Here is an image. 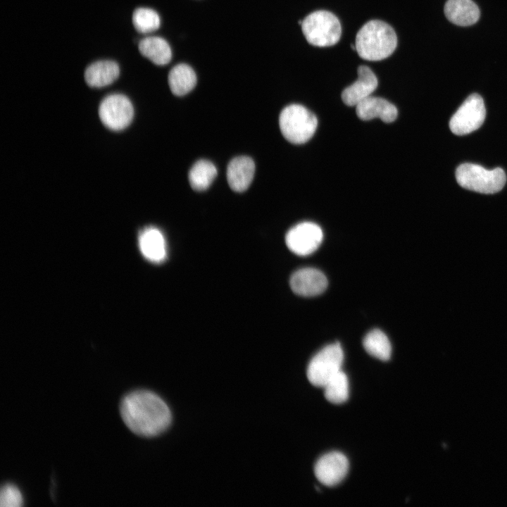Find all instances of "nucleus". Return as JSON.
<instances>
[{
    "mask_svg": "<svg viewBox=\"0 0 507 507\" xmlns=\"http://www.w3.org/2000/svg\"><path fill=\"white\" fill-rule=\"evenodd\" d=\"M125 425L133 433L145 437L157 436L170 426L172 415L166 403L156 394L138 389L125 395L119 405Z\"/></svg>",
    "mask_w": 507,
    "mask_h": 507,
    "instance_id": "obj_1",
    "label": "nucleus"
},
{
    "mask_svg": "<svg viewBox=\"0 0 507 507\" xmlns=\"http://www.w3.org/2000/svg\"><path fill=\"white\" fill-rule=\"evenodd\" d=\"M397 46L394 29L380 20L365 23L356 36L355 46L358 56L367 61H377L391 56Z\"/></svg>",
    "mask_w": 507,
    "mask_h": 507,
    "instance_id": "obj_2",
    "label": "nucleus"
},
{
    "mask_svg": "<svg viewBox=\"0 0 507 507\" xmlns=\"http://www.w3.org/2000/svg\"><path fill=\"white\" fill-rule=\"evenodd\" d=\"M279 125L284 137L294 144L308 142L314 134L317 126L316 116L300 104H291L282 109Z\"/></svg>",
    "mask_w": 507,
    "mask_h": 507,
    "instance_id": "obj_3",
    "label": "nucleus"
},
{
    "mask_svg": "<svg viewBox=\"0 0 507 507\" xmlns=\"http://www.w3.org/2000/svg\"><path fill=\"white\" fill-rule=\"evenodd\" d=\"M458 184L466 189L482 194H494L501 190L506 175L501 168L487 170L474 163H463L456 170Z\"/></svg>",
    "mask_w": 507,
    "mask_h": 507,
    "instance_id": "obj_4",
    "label": "nucleus"
},
{
    "mask_svg": "<svg viewBox=\"0 0 507 507\" xmlns=\"http://www.w3.org/2000/svg\"><path fill=\"white\" fill-rule=\"evenodd\" d=\"M301 25L307 42L313 46H333L341 37L340 22L334 14L327 11L310 13L302 20Z\"/></svg>",
    "mask_w": 507,
    "mask_h": 507,
    "instance_id": "obj_5",
    "label": "nucleus"
},
{
    "mask_svg": "<svg viewBox=\"0 0 507 507\" xmlns=\"http://www.w3.org/2000/svg\"><path fill=\"white\" fill-rule=\"evenodd\" d=\"M344 353L339 343L329 344L318 352L310 361L307 377L315 387L324 386L341 371Z\"/></svg>",
    "mask_w": 507,
    "mask_h": 507,
    "instance_id": "obj_6",
    "label": "nucleus"
},
{
    "mask_svg": "<svg viewBox=\"0 0 507 507\" xmlns=\"http://www.w3.org/2000/svg\"><path fill=\"white\" fill-rule=\"evenodd\" d=\"M485 117L483 99L478 94H472L451 118L449 127L453 134L465 135L480 128Z\"/></svg>",
    "mask_w": 507,
    "mask_h": 507,
    "instance_id": "obj_7",
    "label": "nucleus"
},
{
    "mask_svg": "<svg viewBox=\"0 0 507 507\" xmlns=\"http://www.w3.org/2000/svg\"><path fill=\"white\" fill-rule=\"evenodd\" d=\"M99 115L102 123L108 129L121 130L127 127L133 118V106L123 94H110L101 101Z\"/></svg>",
    "mask_w": 507,
    "mask_h": 507,
    "instance_id": "obj_8",
    "label": "nucleus"
},
{
    "mask_svg": "<svg viewBox=\"0 0 507 507\" xmlns=\"http://www.w3.org/2000/svg\"><path fill=\"white\" fill-rule=\"evenodd\" d=\"M323 238L322 229L312 222L300 223L287 233L285 242L287 247L299 256H307L314 252Z\"/></svg>",
    "mask_w": 507,
    "mask_h": 507,
    "instance_id": "obj_9",
    "label": "nucleus"
},
{
    "mask_svg": "<svg viewBox=\"0 0 507 507\" xmlns=\"http://www.w3.org/2000/svg\"><path fill=\"white\" fill-rule=\"evenodd\" d=\"M348 470V459L339 452H331L323 456L314 468L318 480L327 487L339 484L345 478Z\"/></svg>",
    "mask_w": 507,
    "mask_h": 507,
    "instance_id": "obj_10",
    "label": "nucleus"
},
{
    "mask_svg": "<svg viewBox=\"0 0 507 507\" xmlns=\"http://www.w3.org/2000/svg\"><path fill=\"white\" fill-rule=\"evenodd\" d=\"M289 284L295 294L302 296H313L320 294L326 289L327 280L319 270L304 268L292 274Z\"/></svg>",
    "mask_w": 507,
    "mask_h": 507,
    "instance_id": "obj_11",
    "label": "nucleus"
},
{
    "mask_svg": "<svg viewBox=\"0 0 507 507\" xmlns=\"http://www.w3.org/2000/svg\"><path fill=\"white\" fill-rule=\"evenodd\" d=\"M357 73V80L342 92V99L349 106H356L370 96L378 85L376 75L368 66H359Z\"/></svg>",
    "mask_w": 507,
    "mask_h": 507,
    "instance_id": "obj_12",
    "label": "nucleus"
},
{
    "mask_svg": "<svg viewBox=\"0 0 507 507\" xmlns=\"http://www.w3.org/2000/svg\"><path fill=\"white\" fill-rule=\"evenodd\" d=\"M255 173V163L248 156H237L232 159L227 168V180L234 192H243L250 186Z\"/></svg>",
    "mask_w": 507,
    "mask_h": 507,
    "instance_id": "obj_13",
    "label": "nucleus"
},
{
    "mask_svg": "<svg viewBox=\"0 0 507 507\" xmlns=\"http://www.w3.org/2000/svg\"><path fill=\"white\" fill-rule=\"evenodd\" d=\"M356 111L361 120L378 118L387 123L394 122L398 115V110L394 104L383 98L372 96L356 105Z\"/></svg>",
    "mask_w": 507,
    "mask_h": 507,
    "instance_id": "obj_14",
    "label": "nucleus"
},
{
    "mask_svg": "<svg viewBox=\"0 0 507 507\" xmlns=\"http://www.w3.org/2000/svg\"><path fill=\"white\" fill-rule=\"evenodd\" d=\"M139 246L142 255L151 262L159 263L166 258L165 237L161 231L155 227H147L140 232Z\"/></svg>",
    "mask_w": 507,
    "mask_h": 507,
    "instance_id": "obj_15",
    "label": "nucleus"
},
{
    "mask_svg": "<svg viewBox=\"0 0 507 507\" xmlns=\"http://www.w3.org/2000/svg\"><path fill=\"white\" fill-rule=\"evenodd\" d=\"M444 14L456 25L470 26L478 21L480 11L472 0H448L444 6Z\"/></svg>",
    "mask_w": 507,
    "mask_h": 507,
    "instance_id": "obj_16",
    "label": "nucleus"
},
{
    "mask_svg": "<svg viewBox=\"0 0 507 507\" xmlns=\"http://www.w3.org/2000/svg\"><path fill=\"white\" fill-rule=\"evenodd\" d=\"M120 68L113 61L101 60L88 65L84 71V80L91 87H103L113 83L119 76Z\"/></svg>",
    "mask_w": 507,
    "mask_h": 507,
    "instance_id": "obj_17",
    "label": "nucleus"
},
{
    "mask_svg": "<svg viewBox=\"0 0 507 507\" xmlns=\"http://www.w3.org/2000/svg\"><path fill=\"white\" fill-rule=\"evenodd\" d=\"M138 49L143 56L158 65L168 64L172 58L169 44L160 37L149 36L141 39Z\"/></svg>",
    "mask_w": 507,
    "mask_h": 507,
    "instance_id": "obj_18",
    "label": "nucleus"
},
{
    "mask_svg": "<svg viewBox=\"0 0 507 507\" xmlns=\"http://www.w3.org/2000/svg\"><path fill=\"white\" fill-rule=\"evenodd\" d=\"M168 84L173 94L184 96L196 86V73L189 65L185 63L177 64L169 72Z\"/></svg>",
    "mask_w": 507,
    "mask_h": 507,
    "instance_id": "obj_19",
    "label": "nucleus"
},
{
    "mask_svg": "<svg viewBox=\"0 0 507 507\" xmlns=\"http://www.w3.org/2000/svg\"><path fill=\"white\" fill-rule=\"evenodd\" d=\"M217 176L215 165L208 160L200 159L190 168L188 178L191 187L198 192L207 189Z\"/></svg>",
    "mask_w": 507,
    "mask_h": 507,
    "instance_id": "obj_20",
    "label": "nucleus"
},
{
    "mask_svg": "<svg viewBox=\"0 0 507 507\" xmlns=\"http://www.w3.org/2000/svg\"><path fill=\"white\" fill-rule=\"evenodd\" d=\"M363 345L370 356L384 361L390 359L392 346L387 335L380 330L370 331L364 337Z\"/></svg>",
    "mask_w": 507,
    "mask_h": 507,
    "instance_id": "obj_21",
    "label": "nucleus"
},
{
    "mask_svg": "<svg viewBox=\"0 0 507 507\" xmlns=\"http://www.w3.org/2000/svg\"><path fill=\"white\" fill-rule=\"evenodd\" d=\"M325 397L332 403L340 404L347 401L349 394V381L342 371L336 374L324 386Z\"/></svg>",
    "mask_w": 507,
    "mask_h": 507,
    "instance_id": "obj_22",
    "label": "nucleus"
},
{
    "mask_svg": "<svg viewBox=\"0 0 507 507\" xmlns=\"http://www.w3.org/2000/svg\"><path fill=\"white\" fill-rule=\"evenodd\" d=\"M132 24L137 32L151 33L158 29L161 20L158 14L149 8H136L132 13Z\"/></svg>",
    "mask_w": 507,
    "mask_h": 507,
    "instance_id": "obj_23",
    "label": "nucleus"
},
{
    "mask_svg": "<svg viewBox=\"0 0 507 507\" xmlns=\"http://www.w3.org/2000/svg\"><path fill=\"white\" fill-rule=\"evenodd\" d=\"M23 497L19 489L13 484H6L0 492L1 507H20L23 505Z\"/></svg>",
    "mask_w": 507,
    "mask_h": 507,
    "instance_id": "obj_24",
    "label": "nucleus"
}]
</instances>
